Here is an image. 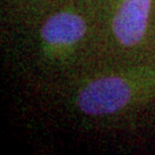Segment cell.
I'll list each match as a JSON object with an SVG mask.
<instances>
[{
  "mask_svg": "<svg viewBox=\"0 0 155 155\" xmlns=\"http://www.w3.org/2000/svg\"><path fill=\"white\" fill-rule=\"evenodd\" d=\"M130 87L120 77H104L90 83L78 94L81 110L89 115L115 113L130 100Z\"/></svg>",
  "mask_w": 155,
  "mask_h": 155,
  "instance_id": "6da1fadb",
  "label": "cell"
},
{
  "mask_svg": "<svg viewBox=\"0 0 155 155\" xmlns=\"http://www.w3.org/2000/svg\"><path fill=\"white\" fill-rule=\"evenodd\" d=\"M150 0H124L113 22L116 38L125 46L139 43L145 35Z\"/></svg>",
  "mask_w": 155,
  "mask_h": 155,
  "instance_id": "7a4b0ae2",
  "label": "cell"
},
{
  "mask_svg": "<svg viewBox=\"0 0 155 155\" xmlns=\"http://www.w3.org/2000/svg\"><path fill=\"white\" fill-rule=\"evenodd\" d=\"M85 31L86 24L81 16L71 13H59L45 22L41 36L51 44L69 45L79 40Z\"/></svg>",
  "mask_w": 155,
  "mask_h": 155,
  "instance_id": "3957f363",
  "label": "cell"
}]
</instances>
